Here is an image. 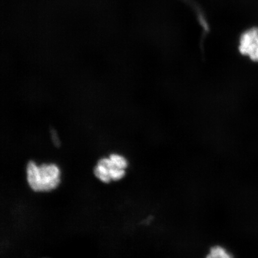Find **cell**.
Segmentation results:
<instances>
[{
    "label": "cell",
    "instance_id": "2",
    "mask_svg": "<svg viewBox=\"0 0 258 258\" xmlns=\"http://www.w3.org/2000/svg\"><path fill=\"white\" fill-rule=\"evenodd\" d=\"M93 172L97 178L105 183L118 181L123 178L125 174V169L120 168L107 158H102L98 161Z\"/></svg>",
    "mask_w": 258,
    "mask_h": 258
},
{
    "label": "cell",
    "instance_id": "1",
    "mask_svg": "<svg viewBox=\"0 0 258 258\" xmlns=\"http://www.w3.org/2000/svg\"><path fill=\"white\" fill-rule=\"evenodd\" d=\"M27 179L34 191H51L60 184V170L54 164H43L37 166L34 161H30L27 166Z\"/></svg>",
    "mask_w": 258,
    "mask_h": 258
},
{
    "label": "cell",
    "instance_id": "4",
    "mask_svg": "<svg viewBox=\"0 0 258 258\" xmlns=\"http://www.w3.org/2000/svg\"><path fill=\"white\" fill-rule=\"evenodd\" d=\"M206 258H233L231 254L221 246L212 247Z\"/></svg>",
    "mask_w": 258,
    "mask_h": 258
},
{
    "label": "cell",
    "instance_id": "5",
    "mask_svg": "<svg viewBox=\"0 0 258 258\" xmlns=\"http://www.w3.org/2000/svg\"><path fill=\"white\" fill-rule=\"evenodd\" d=\"M109 159H110L116 165L120 167V168L123 169L127 168L128 166L127 161L124 157L120 156V155L116 154H111V156H109Z\"/></svg>",
    "mask_w": 258,
    "mask_h": 258
},
{
    "label": "cell",
    "instance_id": "3",
    "mask_svg": "<svg viewBox=\"0 0 258 258\" xmlns=\"http://www.w3.org/2000/svg\"><path fill=\"white\" fill-rule=\"evenodd\" d=\"M240 52L258 62V27L250 28L242 34L240 39Z\"/></svg>",
    "mask_w": 258,
    "mask_h": 258
},
{
    "label": "cell",
    "instance_id": "6",
    "mask_svg": "<svg viewBox=\"0 0 258 258\" xmlns=\"http://www.w3.org/2000/svg\"><path fill=\"white\" fill-rule=\"evenodd\" d=\"M50 132L51 140H52L54 146L59 148L60 145V142L59 140V138H58L56 131L54 130L53 128H51Z\"/></svg>",
    "mask_w": 258,
    "mask_h": 258
}]
</instances>
